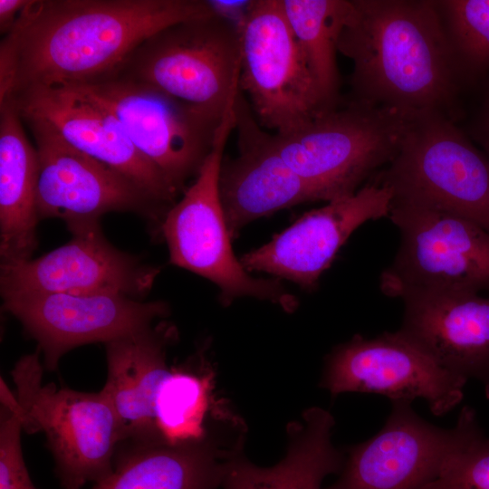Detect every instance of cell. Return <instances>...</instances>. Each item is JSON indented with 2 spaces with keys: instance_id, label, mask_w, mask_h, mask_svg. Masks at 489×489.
I'll list each match as a JSON object with an SVG mask.
<instances>
[{
  "instance_id": "1",
  "label": "cell",
  "mask_w": 489,
  "mask_h": 489,
  "mask_svg": "<svg viewBox=\"0 0 489 489\" xmlns=\"http://www.w3.org/2000/svg\"><path fill=\"white\" fill-rule=\"evenodd\" d=\"M213 14L206 0H29L0 43V101L91 83L158 31Z\"/></svg>"
},
{
  "instance_id": "2",
  "label": "cell",
  "mask_w": 489,
  "mask_h": 489,
  "mask_svg": "<svg viewBox=\"0 0 489 489\" xmlns=\"http://www.w3.org/2000/svg\"><path fill=\"white\" fill-rule=\"evenodd\" d=\"M338 53L353 64L350 101L460 118L463 85L435 0H350Z\"/></svg>"
},
{
  "instance_id": "3",
  "label": "cell",
  "mask_w": 489,
  "mask_h": 489,
  "mask_svg": "<svg viewBox=\"0 0 489 489\" xmlns=\"http://www.w3.org/2000/svg\"><path fill=\"white\" fill-rule=\"evenodd\" d=\"M241 56L239 29L213 14L158 31L107 76L223 117L240 90Z\"/></svg>"
},
{
  "instance_id": "4",
  "label": "cell",
  "mask_w": 489,
  "mask_h": 489,
  "mask_svg": "<svg viewBox=\"0 0 489 489\" xmlns=\"http://www.w3.org/2000/svg\"><path fill=\"white\" fill-rule=\"evenodd\" d=\"M416 114L348 100L271 139L286 165L331 201L354 194L391 162Z\"/></svg>"
},
{
  "instance_id": "5",
  "label": "cell",
  "mask_w": 489,
  "mask_h": 489,
  "mask_svg": "<svg viewBox=\"0 0 489 489\" xmlns=\"http://www.w3.org/2000/svg\"><path fill=\"white\" fill-rule=\"evenodd\" d=\"M41 351L23 356L11 376L23 429L43 432L62 489H81L113 470L121 432L115 410L99 392L43 384Z\"/></svg>"
},
{
  "instance_id": "6",
  "label": "cell",
  "mask_w": 489,
  "mask_h": 489,
  "mask_svg": "<svg viewBox=\"0 0 489 489\" xmlns=\"http://www.w3.org/2000/svg\"><path fill=\"white\" fill-rule=\"evenodd\" d=\"M370 180L391 188L393 201L457 216L489 232V158L442 114L417 113L398 154Z\"/></svg>"
},
{
  "instance_id": "7",
  "label": "cell",
  "mask_w": 489,
  "mask_h": 489,
  "mask_svg": "<svg viewBox=\"0 0 489 489\" xmlns=\"http://www.w3.org/2000/svg\"><path fill=\"white\" fill-rule=\"evenodd\" d=\"M235 101L225 110L210 154L192 185L165 216L160 233L168 244L170 263L215 283L222 304L253 297L292 312L299 303L297 298L278 279L250 275L231 246L220 200L219 177L225 147L235 128Z\"/></svg>"
},
{
  "instance_id": "8",
  "label": "cell",
  "mask_w": 489,
  "mask_h": 489,
  "mask_svg": "<svg viewBox=\"0 0 489 489\" xmlns=\"http://www.w3.org/2000/svg\"><path fill=\"white\" fill-rule=\"evenodd\" d=\"M388 218L399 232L396 255L381 273L389 297L416 291L489 292V232L465 218L393 201Z\"/></svg>"
},
{
  "instance_id": "9",
  "label": "cell",
  "mask_w": 489,
  "mask_h": 489,
  "mask_svg": "<svg viewBox=\"0 0 489 489\" xmlns=\"http://www.w3.org/2000/svg\"><path fill=\"white\" fill-rule=\"evenodd\" d=\"M239 32V89L262 127L283 136L331 110L321 98L282 0H253Z\"/></svg>"
},
{
  "instance_id": "10",
  "label": "cell",
  "mask_w": 489,
  "mask_h": 489,
  "mask_svg": "<svg viewBox=\"0 0 489 489\" xmlns=\"http://www.w3.org/2000/svg\"><path fill=\"white\" fill-rule=\"evenodd\" d=\"M70 88L82 91L113 114L138 151L180 194L210 154L224 118L111 76Z\"/></svg>"
},
{
  "instance_id": "11",
  "label": "cell",
  "mask_w": 489,
  "mask_h": 489,
  "mask_svg": "<svg viewBox=\"0 0 489 489\" xmlns=\"http://www.w3.org/2000/svg\"><path fill=\"white\" fill-rule=\"evenodd\" d=\"M20 116L33 135L37 154L40 220L60 218L67 225L100 221L109 212H130L160 233L169 208L126 176L71 146L47 121Z\"/></svg>"
},
{
  "instance_id": "12",
  "label": "cell",
  "mask_w": 489,
  "mask_h": 489,
  "mask_svg": "<svg viewBox=\"0 0 489 489\" xmlns=\"http://www.w3.org/2000/svg\"><path fill=\"white\" fill-rule=\"evenodd\" d=\"M467 380L446 370L398 331L374 338L356 334L327 356L321 387L383 395L391 402L424 399L435 416L458 405Z\"/></svg>"
},
{
  "instance_id": "13",
  "label": "cell",
  "mask_w": 489,
  "mask_h": 489,
  "mask_svg": "<svg viewBox=\"0 0 489 489\" xmlns=\"http://www.w3.org/2000/svg\"><path fill=\"white\" fill-rule=\"evenodd\" d=\"M2 298L3 309L37 341L49 371L56 370L61 358L74 348L105 344L169 314L166 302H140L111 292H34Z\"/></svg>"
},
{
  "instance_id": "14",
  "label": "cell",
  "mask_w": 489,
  "mask_h": 489,
  "mask_svg": "<svg viewBox=\"0 0 489 489\" xmlns=\"http://www.w3.org/2000/svg\"><path fill=\"white\" fill-rule=\"evenodd\" d=\"M72 238L48 254L24 262L1 264L2 297L34 292L119 293L145 297L160 268L114 247L100 221L67 225Z\"/></svg>"
},
{
  "instance_id": "15",
  "label": "cell",
  "mask_w": 489,
  "mask_h": 489,
  "mask_svg": "<svg viewBox=\"0 0 489 489\" xmlns=\"http://www.w3.org/2000/svg\"><path fill=\"white\" fill-rule=\"evenodd\" d=\"M463 408L452 428L435 426L408 402H392L383 427L349 447L340 478L326 489H422L439 475L465 428Z\"/></svg>"
},
{
  "instance_id": "16",
  "label": "cell",
  "mask_w": 489,
  "mask_h": 489,
  "mask_svg": "<svg viewBox=\"0 0 489 489\" xmlns=\"http://www.w3.org/2000/svg\"><path fill=\"white\" fill-rule=\"evenodd\" d=\"M392 198L391 188L369 180L354 194L304 214L239 260L249 273H266L312 291L357 228L388 217Z\"/></svg>"
},
{
  "instance_id": "17",
  "label": "cell",
  "mask_w": 489,
  "mask_h": 489,
  "mask_svg": "<svg viewBox=\"0 0 489 489\" xmlns=\"http://www.w3.org/2000/svg\"><path fill=\"white\" fill-rule=\"evenodd\" d=\"M235 117L238 155L223 159L219 177L221 205L232 239L250 222L276 211L305 202H329L321 189L286 165L241 91Z\"/></svg>"
},
{
  "instance_id": "18",
  "label": "cell",
  "mask_w": 489,
  "mask_h": 489,
  "mask_svg": "<svg viewBox=\"0 0 489 489\" xmlns=\"http://www.w3.org/2000/svg\"><path fill=\"white\" fill-rule=\"evenodd\" d=\"M5 101L20 115L47 121L71 146L126 176L168 208L177 203L181 194L138 151L115 116L82 91L43 89Z\"/></svg>"
},
{
  "instance_id": "19",
  "label": "cell",
  "mask_w": 489,
  "mask_h": 489,
  "mask_svg": "<svg viewBox=\"0 0 489 489\" xmlns=\"http://www.w3.org/2000/svg\"><path fill=\"white\" fill-rule=\"evenodd\" d=\"M398 331L436 364L489 397V292L416 291L400 297Z\"/></svg>"
},
{
  "instance_id": "20",
  "label": "cell",
  "mask_w": 489,
  "mask_h": 489,
  "mask_svg": "<svg viewBox=\"0 0 489 489\" xmlns=\"http://www.w3.org/2000/svg\"><path fill=\"white\" fill-rule=\"evenodd\" d=\"M177 334L173 324L161 321L105 343L108 373L101 390L117 415L120 445L165 442L156 425L154 402L170 369L166 361L168 347Z\"/></svg>"
},
{
  "instance_id": "21",
  "label": "cell",
  "mask_w": 489,
  "mask_h": 489,
  "mask_svg": "<svg viewBox=\"0 0 489 489\" xmlns=\"http://www.w3.org/2000/svg\"><path fill=\"white\" fill-rule=\"evenodd\" d=\"M243 440L228 444L211 431L178 444L120 445L113 470L91 489H218Z\"/></svg>"
},
{
  "instance_id": "22",
  "label": "cell",
  "mask_w": 489,
  "mask_h": 489,
  "mask_svg": "<svg viewBox=\"0 0 489 489\" xmlns=\"http://www.w3.org/2000/svg\"><path fill=\"white\" fill-rule=\"evenodd\" d=\"M24 127L14 106L0 102L1 264L32 259L38 245L37 154Z\"/></svg>"
},
{
  "instance_id": "23",
  "label": "cell",
  "mask_w": 489,
  "mask_h": 489,
  "mask_svg": "<svg viewBox=\"0 0 489 489\" xmlns=\"http://www.w3.org/2000/svg\"><path fill=\"white\" fill-rule=\"evenodd\" d=\"M287 426L285 456L271 467L248 461L242 453L231 461L222 489H321L322 480L341 471L345 456L332 441V415L310 408Z\"/></svg>"
},
{
  "instance_id": "24",
  "label": "cell",
  "mask_w": 489,
  "mask_h": 489,
  "mask_svg": "<svg viewBox=\"0 0 489 489\" xmlns=\"http://www.w3.org/2000/svg\"><path fill=\"white\" fill-rule=\"evenodd\" d=\"M290 28L328 109L340 105L338 40L350 0H282Z\"/></svg>"
},
{
  "instance_id": "25",
  "label": "cell",
  "mask_w": 489,
  "mask_h": 489,
  "mask_svg": "<svg viewBox=\"0 0 489 489\" xmlns=\"http://www.w3.org/2000/svg\"><path fill=\"white\" fill-rule=\"evenodd\" d=\"M210 370L170 369L161 380L154 402L157 427L165 442L178 444L206 437L208 411H215Z\"/></svg>"
},
{
  "instance_id": "26",
  "label": "cell",
  "mask_w": 489,
  "mask_h": 489,
  "mask_svg": "<svg viewBox=\"0 0 489 489\" xmlns=\"http://www.w3.org/2000/svg\"><path fill=\"white\" fill-rule=\"evenodd\" d=\"M456 74L463 85L489 71V0H435Z\"/></svg>"
},
{
  "instance_id": "27",
  "label": "cell",
  "mask_w": 489,
  "mask_h": 489,
  "mask_svg": "<svg viewBox=\"0 0 489 489\" xmlns=\"http://www.w3.org/2000/svg\"><path fill=\"white\" fill-rule=\"evenodd\" d=\"M465 411L461 442L437 477L422 489H489V438L480 428L475 411L469 407Z\"/></svg>"
},
{
  "instance_id": "28",
  "label": "cell",
  "mask_w": 489,
  "mask_h": 489,
  "mask_svg": "<svg viewBox=\"0 0 489 489\" xmlns=\"http://www.w3.org/2000/svg\"><path fill=\"white\" fill-rule=\"evenodd\" d=\"M0 489H37L26 468L22 446V421L15 396L1 379Z\"/></svg>"
},
{
  "instance_id": "29",
  "label": "cell",
  "mask_w": 489,
  "mask_h": 489,
  "mask_svg": "<svg viewBox=\"0 0 489 489\" xmlns=\"http://www.w3.org/2000/svg\"><path fill=\"white\" fill-rule=\"evenodd\" d=\"M212 12L238 29L245 21L253 0H206Z\"/></svg>"
},
{
  "instance_id": "30",
  "label": "cell",
  "mask_w": 489,
  "mask_h": 489,
  "mask_svg": "<svg viewBox=\"0 0 489 489\" xmlns=\"http://www.w3.org/2000/svg\"><path fill=\"white\" fill-rule=\"evenodd\" d=\"M470 136L483 148L489 158V87L479 110L469 125Z\"/></svg>"
},
{
  "instance_id": "31",
  "label": "cell",
  "mask_w": 489,
  "mask_h": 489,
  "mask_svg": "<svg viewBox=\"0 0 489 489\" xmlns=\"http://www.w3.org/2000/svg\"><path fill=\"white\" fill-rule=\"evenodd\" d=\"M29 0H0V32L8 34Z\"/></svg>"
}]
</instances>
